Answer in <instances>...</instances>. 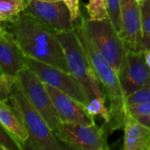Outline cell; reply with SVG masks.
Listing matches in <instances>:
<instances>
[{
  "label": "cell",
  "mask_w": 150,
  "mask_h": 150,
  "mask_svg": "<svg viewBox=\"0 0 150 150\" xmlns=\"http://www.w3.org/2000/svg\"><path fill=\"white\" fill-rule=\"evenodd\" d=\"M9 26L27 57L69 72L62 45L54 31L25 11Z\"/></svg>",
  "instance_id": "6da1fadb"
},
{
  "label": "cell",
  "mask_w": 150,
  "mask_h": 150,
  "mask_svg": "<svg viewBox=\"0 0 150 150\" xmlns=\"http://www.w3.org/2000/svg\"><path fill=\"white\" fill-rule=\"evenodd\" d=\"M84 18H85L81 14V16L74 21L75 29L109 99L112 120L108 125H105L107 130L112 133L115 130L124 127L126 117L128 113L127 98L122 91L117 72L100 54L90 37L85 26Z\"/></svg>",
  "instance_id": "7a4b0ae2"
},
{
  "label": "cell",
  "mask_w": 150,
  "mask_h": 150,
  "mask_svg": "<svg viewBox=\"0 0 150 150\" xmlns=\"http://www.w3.org/2000/svg\"><path fill=\"white\" fill-rule=\"evenodd\" d=\"M10 103L20 115L29 134L25 149L33 150H64L69 148L58 139L45 119L32 105L19 83H16Z\"/></svg>",
  "instance_id": "3957f363"
},
{
  "label": "cell",
  "mask_w": 150,
  "mask_h": 150,
  "mask_svg": "<svg viewBox=\"0 0 150 150\" xmlns=\"http://www.w3.org/2000/svg\"><path fill=\"white\" fill-rule=\"evenodd\" d=\"M62 45L69 72L80 82L89 100L103 97L101 82L94 71L76 29L57 33Z\"/></svg>",
  "instance_id": "277c9868"
},
{
  "label": "cell",
  "mask_w": 150,
  "mask_h": 150,
  "mask_svg": "<svg viewBox=\"0 0 150 150\" xmlns=\"http://www.w3.org/2000/svg\"><path fill=\"white\" fill-rule=\"evenodd\" d=\"M17 78L29 102L45 119L58 139L62 142L64 137L63 123L46 90L44 83L28 67L23 69L18 74Z\"/></svg>",
  "instance_id": "5b68a950"
},
{
  "label": "cell",
  "mask_w": 150,
  "mask_h": 150,
  "mask_svg": "<svg viewBox=\"0 0 150 150\" xmlns=\"http://www.w3.org/2000/svg\"><path fill=\"white\" fill-rule=\"evenodd\" d=\"M84 23L95 47L118 74L127 53L120 34L109 18L104 19L84 18Z\"/></svg>",
  "instance_id": "8992f818"
},
{
  "label": "cell",
  "mask_w": 150,
  "mask_h": 150,
  "mask_svg": "<svg viewBox=\"0 0 150 150\" xmlns=\"http://www.w3.org/2000/svg\"><path fill=\"white\" fill-rule=\"evenodd\" d=\"M27 67L45 84L50 85L87 105L90 102L80 82L70 73L26 56Z\"/></svg>",
  "instance_id": "52a82bcc"
},
{
  "label": "cell",
  "mask_w": 150,
  "mask_h": 150,
  "mask_svg": "<svg viewBox=\"0 0 150 150\" xmlns=\"http://www.w3.org/2000/svg\"><path fill=\"white\" fill-rule=\"evenodd\" d=\"M25 11L56 33L75 29L71 12L63 0L56 2L25 0Z\"/></svg>",
  "instance_id": "ba28073f"
},
{
  "label": "cell",
  "mask_w": 150,
  "mask_h": 150,
  "mask_svg": "<svg viewBox=\"0 0 150 150\" xmlns=\"http://www.w3.org/2000/svg\"><path fill=\"white\" fill-rule=\"evenodd\" d=\"M64 137L62 142L69 149L108 150L106 141L107 128L104 124L98 127L93 125L63 123Z\"/></svg>",
  "instance_id": "9c48e42d"
},
{
  "label": "cell",
  "mask_w": 150,
  "mask_h": 150,
  "mask_svg": "<svg viewBox=\"0 0 150 150\" xmlns=\"http://www.w3.org/2000/svg\"><path fill=\"white\" fill-rule=\"evenodd\" d=\"M124 95L127 98L150 84V68L143 51H128L118 73Z\"/></svg>",
  "instance_id": "30bf717a"
},
{
  "label": "cell",
  "mask_w": 150,
  "mask_h": 150,
  "mask_svg": "<svg viewBox=\"0 0 150 150\" xmlns=\"http://www.w3.org/2000/svg\"><path fill=\"white\" fill-rule=\"evenodd\" d=\"M45 87L62 123L81 125L95 124L94 117L89 114L85 105L50 85L45 84Z\"/></svg>",
  "instance_id": "8fae6325"
},
{
  "label": "cell",
  "mask_w": 150,
  "mask_h": 150,
  "mask_svg": "<svg viewBox=\"0 0 150 150\" xmlns=\"http://www.w3.org/2000/svg\"><path fill=\"white\" fill-rule=\"evenodd\" d=\"M122 20L121 37L128 51H142L143 32L140 3L137 0H120Z\"/></svg>",
  "instance_id": "7c38bea8"
},
{
  "label": "cell",
  "mask_w": 150,
  "mask_h": 150,
  "mask_svg": "<svg viewBox=\"0 0 150 150\" xmlns=\"http://www.w3.org/2000/svg\"><path fill=\"white\" fill-rule=\"evenodd\" d=\"M7 22L1 21L0 28V71L17 76L27 67L26 55L19 47Z\"/></svg>",
  "instance_id": "4fadbf2b"
},
{
  "label": "cell",
  "mask_w": 150,
  "mask_h": 150,
  "mask_svg": "<svg viewBox=\"0 0 150 150\" xmlns=\"http://www.w3.org/2000/svg\"><path fill=\"white\" fill-rule=\"evenodd\" d=\"M123 150H150V127L127 113L124 125Z\"/></svg>",
  "instance_id": "5bb4252c"
},
{
  "label": "cell",
  "mask_w": 150,
  "mask_h": 150,
  "mask_svg": "<svg viewBox=\"0 0 150 150\" xmlns=\"http://www.w3.org/2000/svg\"><path fill=\"white\" fill-rule=\"evenodd\" d=\"M0 124L25 149L29 140L28 131L18 112L7 101H0Z\"/></svg>",
  "instance_id": "9a60e30c"
},
{
  "label": "cell",
  "mask_w": 150,
  "mask_h": 150,
  "mask_svg": "<svg viewBox=\"0 0 150 150\" xmlns=\"http://www.w3.org/2000/svg\"><path fill=\"white\" fill-rule=\"evenodd\" d=\"M25 9V0H0V21L13 22Z\"/></svg>",
  "instance_id": "2e32d148"
},
{
  "label": "cell",
  "mask_w": 150,
  "mask_h": 150,
  "mask_svg": "<svg viewBox=\"0 0 150 150\" xmlns=\"http://www.w3.org/2000/svg\"><path fill=\"white\" fill-rule=\"evenodd\" d=\"M86 110L90 115L95 117L100 115L105 120V124L108 125L111 122L112 116L110 109H107L105 106V96L103 97H95L86 105Z\"/></svg>",
  "instance_id": "e0dca14e"
},
{
  "label": "cell",
  "mask_w": 150,
  "mask_h": 150,
  "mask_svg": "<svg viewBox=\"0 0 150 150\" xmlns=\"http://www.w3.org/2000/svg\"><path fill=\"white\" fill-rule=\"evenodd\" d=\"M105 4L107 8L108 18H110L112 25H114V27L121 36L122 20H121V11H120V0H105Z\"/></svg>",
  "instance_id": "ac0fdd59"
},
{
  "label": "cell",
  "mask_w": 150,
  "mask_h": 150,
  "mask_svg": "<svg viewBox=\"0 0 150 150\" xmlns=\"http://www.w3.org/2000/svg\"><path fill=\"white\" fill-rule=\"evenodd\" d=\"M18 81L17 76L1 72L0 74V101H9L14 86Z\"/></svg>",
  "instance_id": "d6986e66"
},
{
  "label": "cell",
  "mask_w": 150,
  "mask_h": 150,
  "mask_svg": "<svg viewBox=\"0 0 150 150\" xmlns=\"http://www.w3.org/2000/svg\"><path fill=\"white\" fill-rule=\"evenodd\" d=\"M85 8L91 19H104L108 18L105 0H89Z\"/></svg>",
  "instance_id": "ffe728a7"
},
{
  "label": "cell",
  "mask_w": 150,
  "mask_h": 150,
  "mask_svg": "<svg viewBox=\"0 0 150 150\" xmlns=\"http://www.w3.org/2000/svg\"><path fill=\"white\" fill-rule=\"evenodd\" d=\"M0 149L24 150V148L2 126L0 127Z\"/></svg>",
  "instance_id": "44dd1931"
},
{
  "label": "cell",
  "mask_w": 150,
  "mask_h": 150,
  "mask_svg": "<svg viewBox=\"0 0 150 150\" xmlns=\"http://www.w3.org/2000/svg\"><path fill=\"white\" fill-rule=\"evenodd\" d=\"M140 9L143 36L150 35V0H144L140 3Z\"/></svg>",
  "instance_id": "7402d4cb"
},
{
  "label": "cell",
  "mask_w": 150,
  "mask_h": 150,
  "mask_svg": "<svg viewBox=\"0 0 150 150\" xmlns=\"http://www.w3.org/2000/svg\"><path fill=\"white\" fill-rule=\"evenodd\" d=\"M127 112L135 118L150 115V101L127 105Z\"/></svg>",
  "instance_id": "603a6c76"
},
{
  "label": "cell",
  "mask_w": 150,
  "mask_h": 150,
  "mask_svg": "<svg viewBox=\"0 0 150 150\" xmlns=\"http://www.w3.org/2000/svg\"><path fill=\"white\" fill-rule=\"evenodd\" d=\"M150 101V84L144 87L143 89L134 92L127 98V105L136 103H142Z\"/></svg>",
  "instance_id": "cb8c5ba5"
},
{
  "label": "cell",
  "mask_w": 150,
  "mask_h": 150,
  "mask_svg": "<svg viewBox=\"0 0 150 150\" xmlns=\"http://www.w3.org/2000/svg\"><path fill=\"white\" fill-rule=\"evenodd\" d=\"M63 2L69 7V11L71 12V16H72L73 21H76L81 16L80 6H79V4H80L79 0H63Z\"/></svg>",
  "instance_id": "d4e9b609"
},
{
  "label": "cell",
  "mask_w": 150,
  "mask_h": 150,
  "mask_svg": "<svg viewBox=\"0 0 150 150\" xmlns=\"http://www.w3.org/2000/svg\"><path fill=\"white\" fill-rule=\"evenodd\" d=\"M142 51L150 50V35H144L142 41Z\"/></svg>",
  "instance_id": "484cf974"
},
{
  "label": "cell",
  "mask_w": 150,
  "mask_h": 150,
  "mask_svg": "<svg viewBox=\"0 0 150 150\" xmlns=\"http://www.w3.org/2000/svg\"><path fill=\"white\" fill-rule=\"evenodd\" d=\"M137 119L141 122H142L143 124L147 125L148 127H150V115H148V116H141V117H138Z\"/></svg>",
  "instance_id": "4316f807"
},
{
  "label": "cell",
  "mask_w": 150,
  "mask_h": 150,
  "mask_svg": "<svg viewBox=\"0 0 150 150\" xmlns=\"http://www.w3.org/2000/svg\"><path fill=\"white\" fill-rule=\"evenodd\" d=\"M143 53H144V57H145L146 62L150 68V50H145V51H143Z\"/></svg>",
  "instance_id": "83f0119b"
},
{
  "label": "cell",
  "mask_w": 150,
  "mask_h": 150,
  "mask_svg": "<svg viewBox=\"0 0 150 150\" xmlns=\"http://www.w3.org/2000/svg\"><path fill=\"white\" fill-rule=\"evenodd\" d=\"M41 1H47V2H56V1H62V0H41Z\"/></svg>",
  "instance_id": "f1b7e54d"
},
{
  "label": "cell",
  "mask_w": 150,
  "mask_h": 150,
  "mask_svg": "<svg viewBox=\"0 0 150 150\" xmlns=\"http://www.w3.org/2000/svg\"><path fill=\"white\" fill-rule=\"evenodd\" d=\"M137 1H138V2H139V3H142V2H143V1H144V0H137Z\"/></svg>",
  "instance_id": "f546056e"
}]
</instances>
